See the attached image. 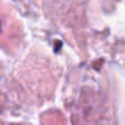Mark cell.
<instances>
[{
	"label": "cell",
	"instance_id": "6da1fadb",
	"mask_svg": "<svg viewBox=\"0 0 125 125\" xmlns=\"http://www.w3.org/2000/svg\"><path fill=\"white\" fill-rule=\"evenodd\" d=\"M0 30H1V20H0Z\"/></svg>",
	"mask_w": 125,
	"mask_h": 125
}]
</instances>
